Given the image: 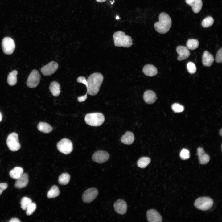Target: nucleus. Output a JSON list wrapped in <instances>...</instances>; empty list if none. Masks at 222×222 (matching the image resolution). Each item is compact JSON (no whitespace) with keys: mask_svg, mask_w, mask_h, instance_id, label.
Instances as JSON below:
<instances>
[{"mask_svg":"<svg viewBox=\"0 0 222 222\" xmlns=\"http://www.w3.org/2000/svg\"><path fill=\"white\" fill-rule=\"evenodd\" d=\"M36 205L35 203L31 202L28 206L26 211V214L29 216L31 215L35 210Z\"/></svg>","mask_w":222,"mask_h":222,"instance_id":"nucleus-33","label":"nucleus"},{"mask_svg":"<svg viewBox=\"0 0 222 222\" xmlns=\"http://www.w3.org/2000/svg\"><path fill=\"white\" fill-rule=\"evenodd\" d=\"M86 123L92 126L101 125L105 121L103 115L100 113H93L87 114L84 118Z\"/></svg>","mask_w":222,"mask_h":222,"instance_id":"nucleus-4","label":"nucleus"},{"mask_svg":"<svg viewBox=\"0 0 222 222\" xmlns=\"http://www.w3.org/2000/svg\"><path fill=\"white\" fill-rule=\"evenodd\" d=\"M96 1L99 2H105L107 0H96Z\"/></svg>","mask_w":222,"mask_h":222,"instance_id":"nucleus-41","label":"nucleus"},{"mask_svg":"<svg viewBox=\"0 0 222 222\" xmlns=\"http://www.w3.org/2000/svg\"><path fill=\"white\" fill-rule=\"evenodd\" d=\"M70 178V176L68 174L63 173L61 175L59 178V183L62 185H66L68 183Z\"/></svg>","mask_w":222,"mask_h":222,"instance_id":"nucleus-29","label":"nucleus"},{"mask_svg":"<svg viewBox=\"0 0 222 222\" xmlns=\"http://www.w3.org/2000/svg\"><path fill=\"white\" fill-rule=\"evenodd\" d=\"M187 68L188 72L191 74L194 73L196 71V68L195 64L192 62H189L187 63Z\"/></svg>","mask_w":222,"mask_h":222,"instance_id":"nucleus-36","label":"nucleus"},{"mask_svg":"<svg viewBox=\"0 0 222 222\" xmlns=\"http://www.w3.org/2000/svg\"><path fill=\"white\" fill-rule=\"evenodd\" d=\"M114 208L117 213L123 215L126 213L127 211V204L124 200L119 199L114 203Z\"/></svg>","mask_w":222,"mask_h":222,"instance_id":"nucleus-14","label":"nucleus"},{"mask_svg":"<svg viewBox=\"0 0 222 222\" xmlns=\"http://www.w3.org/2000/svg\"><path fill=\"white\" fill-rule=\"evenodd\" d=\"M23 173V169L19 166L14 167L9 172L10 177L13 179L17 180Z\"/></svg>","mask_w":222,"mask_h":222,"instance_id":"nucleus-23","label":"nucleus"},{"mask_svg":"<svg viewBox=\"0 0 222 222\" xmlns=\"http://www.w3.org/2000/svg\"><path fill=\"white\" fill-rule=\"evenodd\" d=\"M49 89L52 95L55 97L58 96L61 92L60 85L56 81H53L51 83Z\"/></svg>","mask_w":222,"mask_h":222,"instance_id":"nucleus-24","label":"nucleus"},{"mask_svg":"<svg viewBox=\"0 0 222 222\" xmlns=\"http://www.w3.org/2000/svg\"><path fill=\"white\" fill-rule=\"evenodd\" d=\"M176 51L179 55L177 59L181 61L187 59L190 56V52L188 49L186 47L179 46L176 48Z\"/></svg>","mask_w":222,"mask_h":222,"instance_id":"nucleus-15","label":"nucleus"},{"mask_svg":"<svg viewBox=\"0 0 222 222\" xmlns=\"http://www.w3.org/2000/svg\"><path fill=\"white\" fill-rule=\"evenodd\" d=\"M171 108L172 110L176 113L181 112L184 109V107L183 105L178 103H174L172 104Z\"/></svg>","mask_w":222,"mask_h":222,"instance_id":"nucleus-34","label":"nucleus"},{"mask_svg":"<svg viewBox=\"0 0 222 222\" xmlns=\"http://www.w3.org/2000/svg\"><path fill=\"white\" fill-rule=\"evenodd\" d=\"M197 154L200 164H205L209 161L210 157L205 152L203 148L199 147L197 149Z\"/></svg>","mask_w":222,"mask_h":222,"instance_id":"nucleus-18","label":"nucleus"},{"mask_svg":"<svg viewBox=\"0 0 222 222\" xmlns=\"http://www.w3.org/2000/svg\"><path fill=\"white\" fill-rule=\"evenodd\" d=\"M2 119V115L1 113L0 112V122L1 121Z\"/></svg>","mask_w":222,"mask_h":222,"instance_id":"nucleus-42","label":"nucleus"},{"mask_svg":"<svg viewBox=\"0 0 222 222\" xmlns=\"http://www.w3.org/2000/svg\"><path fill=\"white\" fill-rule=\"evenodd\" d=\"M171 25V20L168 14L162 12L159 16V21L154 23V27L158 32L164 34L170 29Z\"/></svg>","mask_w":222,"mask_h":222,"instance_id":"nucleus-2","label":"nucleus"},{"mask_svg":"<svg viewBox=\"0 0 222 222\" xmlns=\"http://www.w3.org/2000/svg\"><path fill=\"white\" fill-rule=\"evenodd\" d=\"M134 137L133 134L131 132L127 131L121 138V142L124 144L130 145L134 142Z\"/></svg>","mask_w":222,"mask_h":222,"instance_id":"nucleus-22","label":"nucleus"},{"mask_svg":"<svg viewBox=\"0 0 222 222\" xmlns=\"http://www.w3.org/2000/svg\"><path fill=\"white\" fill-rule=\"evenodd\" d=\"M222 48L221 47L217 52L215 60L218 63H221L222 61Z\"/></svg>","mask_w":222,"mask_h":222,"instance_id":"nucleus-37","label":"nucleus"},{"mask_svg":"<svg viewBox=\"0 0 222 222\" xmlns=\"http://www.w3.org/2000/svg\"><path fill=\"white\" fill-rule=\"evenodd\" d=\"M109 155L106 152L98 151L95 152L92 157V160L98 163H102L106 162L109 158Z\"/></svg>","mask_w":222,"mask_h":222,"instance_id":"nucleus-12","label":"nucleus"},{"mask_svg":"<svg viewBox=\"0 0 222 222\" xmlns=\"http://www.w3.org/2000/svg\"><path fill=\"white\" fill-rule=\"evenodd\" d=\"M180 156L182 160H184L188 159L190 157L189 150L187 149H183L180 152Z\"/></svg>","mask_w":222,"mask_h":222,"instance_id":"nucleus-35","label":"nucleus"},{"mask_svg":"<svg viewBox=\"0 0 222 222\" xmlns=\"http://www.w3.org/2000/svg\"><path fill=\"white\" fill-rule=\"evenodd\" d=\"M60 193L58 187L56 185H54L48 191L47 196L49 198H54L58 196Z\"/></svg>","mask_w":222,"mask_h":222,"instance_id":"nucleus-28","label":"nucleus"},{"mask_svg":"<svg viewBox=\"0 0 222 222\" xmlns=\"http://www.w3.org/2000/svg\"><path fill=\"white\" fill-rule=\"evenodd\" d=\"M213 204L212 199L208 197H203L197 199L195 202L194 205L199 209L206 211L210 208Z\"/></svg>","mask_w":222,"mask_h":222,"instance_id":"nucleus-5","label":"nucleus"},{"mask_svg":"<svg viewBox=\"0 0 222 222\" xmlns=\"http://www.w3.org/2000/svg\"><path fill=\"white\" fill-rule=\"evenodd\" d=\"M8 187V185L6 183H0V195H1L3 191L6 189Z\"/></svg>","mask_w":222,"mask_h":222,"instance_id":"nucleus-38","label":"nucleus"},{"mask_svg":"<svg viewBox=\"0 0 222 222\" xmlns=\"http://www.w3.org/2000/svg\"><path fill=\"white\" fill-rule=\"evenodd\" d=\"M58 151L65 154H70L73 149V144L69 139L64 138L59 142L57 144Z\"/></svg>","mask_w":222,"mask_h":222,"instance_id":"nucleus-6","label":"nucleus"},{"mask_svg":"<svg viewBox=\"0 0 222 222\" xmlns=\"http://www.w3.org/2000/svg\"><path fill=\"white\" fill-rule=\"evenodd\" d=\"M114 45L117 47H129L133 44L130 36L126 35L122 31H118L114 33L113 35Z\"/></svg>","mask_w":222,"mask_h":222,"instance_id":"nucleus-3","label":"nucleus"},{"mask_svg":"<svg viewBox=\"0 0 222 222\" xmlns=\"http://www.w3.org/2000/svg\"><path fill=\"white\" fill-rule=\"evenodd\" d=\"M143 98L145 102L148 104L154 103L157 99L155 93L150 90H147L144 92Z\"/></svg>","mask_w":222,"mask_h":222,"instance_id":"nucleus-19","label":"nucleus"},{"mask_svg":"<svg viewBox=\"0 0 222 222\" xmlns=\"http://www.w3.org/2000/svg\"><path fill=\"white\" fill-rule=\"evenodd\" d=\"M103 80V76L100 73L96 72L90 75L87 80L88 93L92 96L96 95L99 92Z\"/></svg>","mask_w":222,"mask_h":222,"instance_id":"nucleus-1","label":"nucleus"},{"mask_svg":"<svg viewBox=\"0 0 222 222\" xmlns=\"http://www.w3.org/2000/svg\"><path fill=\"white\" fill-rule=\"evenodd\" d=\"M202 61L203 65L209 67L213 64L214 61L213 56L208 51H205L202 57Z\"/></svg>","mask_w":222,"mask_h":222,"instance_id":"nucleus-20","label":"nucleus"},{"mask_svg":"<svg viewBox=\"0 0 222 222\" xmlns=\"http://www.w3.org/2000/svg\"><path fill=\"white\" fill-rule=\"evenodd\" d=\"M119 16H117L116 17V19H119Z\"/></svg>","mask_w":222,"mask_h":222,"instance_id":"nucleus-44","label":"nucleus"},{"mask_svg":"<svg viewBox=\"0 0 222 222\" xmlns=\"http://www.w3.org/2000/svg\"><path fill=\"white\" fill-rule=\"evenodd\" d=\"M185 2L191 6L193 11L195 13H198L202 7V0H185Z\"/></svg>","mask_w":222,"mask_h":222,"instance_id":"nucleus-17","label":"nucleus"},{"mask_svg":"<svg viewBox=\"0 0 222 222\" xmlns=\"http://www.w3.org/2000/svg\"><path fill=\"white\" fill-rule=\"evenodd\" d=\"M199 44L198 40L195 39H189L186 43L187 47L191 50H194L198 48Z\"/></svg>","mask_w":222,"mask_h":222,"instance_id":"nucleus-30","label":"nucleus"},{"mask_svg":"<svg viewBox=\"0 0 222 222\" xmlns=\"http://www.w3.org/2000/svg\"><path fill=\"white\" fill-rule=\"evenodd\" d=\"M10 222H20V221L19 219L16 218H11L9 221Z\"/></svg>","mask_w":222,"mask_h":222,"instance_id":"nucleus-40","label":"nucleus"},{"mask_svg":"<svg viewBox=\"0 0 222 222\" xmlns=\"http://www.w3.org/2000/svg\"><path fill=\"white\" fill-rule=\"evenodd\" d=\"M220 134L221 136V135H222V129H221L220 130Z\"/></svg>","mask_w":222,"mask_h":222,"instance_id":"nucleus-43","label":"nucleus"},{"mask_svg":"<svg viewBox=\"0 0 222 222\" xmlns=\"http://www.w3.org/2000/svg\"><path fill=\"white\" fill-rule=\"evenodd\" d=\"M150 159L148 157H143L140 158L137 162L138 166L141 168H145L150 162Z\"/></svg>","mask_w":222,"mask_h":222,"instance_id":"nucleus-27","label":"nucleus"},{"mask_svg":"<svg viewBox=\"0 0 222 222\" xmlns=\"http://www.w3.org/2000/svg\"><path fill=\"white\" fill-rule=\"evenodd\" d=\"M6 143L9 149L12 151L19 150L21 146L19 142L18 134L15 132L12 133L8 136Z\"/></svg>","mask_w":222,"mask_h":222,"instance_id":"nucleus-7","label":"nucleus"},{"mask_svg":"<svg viewBox=\"0 0 222 222\" xmlns=\"http://www.w3.org/2000/svg\"><path fill=\"white\" fill-rule=\"evenodd\" d=\"M147 220L150 222H161L162 217L159 213L154 209H150L146 212Z\"/></svg>","mask_w":222,"mask_h":222,"instance_id":"nucleus-13","label":"nucleus"},{"mask_svg":"<svg viewBox=\"0 0 222 222\" xmlns=\"http://www.w3.org/2000/svg\"><path fill=\"white\" fill-rule=\"evenodd\" d=\"M142 71L144 74L149 76H155L158 72L157 68L152 64H147L143 68Z\"/></svg>","mask_w":222,"mask_h":222,"instance_id":"nucleus-21","label":"nucleus"},{"mask_svg":"<svg viewBox=\"0 0 222 222\" xmlns=\"http://www.w3.org/2000/svg\"><path fill=\"white\" fill-rule=\"evenodd\" d=\"M98 194L97 190L95 188L88 189L85 191L82 195V199L85 203H90L93 201Z\"/></svg>","mask_w":222,"mask_h":222,"instance_id":"nucleus-11","label":"nucleus"},{"mask_svg":"<svg viewBox=\"0 0 222 222\" xmlns=\"http://www.w3.org/2000/svg\"><path fill=\"white\" fill-rule=\"evenodd\" d=\"M58 67V63L52 61L42 67L41 69V71L43 75L46 76H50L55 72Z\"/></svg>","mask_w":222,"mask_h":222,"instance_id":"nucleus-10","label":"nucleus"},{"mask_svg":"<svg viewBox=\"0 0 222 222\" xmlns=\"http://www.w3.org/2000/svg\"><path fill=\"white\" fill-rule=\"evenodd\" d=\"M214 19L210 16H208L205 18L202 22V25L204 28L208 27L213 24Z\"/></svg>","mask_w":222,"mask_h":222,"instance_id":"nucleus-31","label":"nucleus"},{"mask_svg":"<svg viewBox=\"0 0 222 222\" xmlns=\"http://www.w3.org/2000/svg\"><path fill=\"white\" fill-rule=\"evenodd\" d=\"M41 76L36 70H33L30 74L27 80V86L31 88L36 87L39 83Z\"/></svg>","mask_w":222,"mask_h":222,"instance_id":"nucleus-9","label":"nucleus"},{"mask_svg":"<svg viewBox=\"0 0 222 222\" xmlns=\"http://www.w3.org/2000/svg\"><path fill=\"white\" fill-rule=\"evenodd\" d=\"M38 130L43 133H48L53 130L52 128L48 124L43 122L39 123L37 125Z\"/></svg>","mask_w":222,"mask_h":222,"instance_id":"nucleus-25","label":"nucleus"},{"mask_svg":"<svg viewBox=\"0 0 222 222\" xmlns=\"http://www.w3.org/2000/svg\"><path fill=\"white\" fill-rule=\"evenodd\" d=\"M17 74V71L15 70L12 71L9 73L7 77V81L10 85L13 86L16 84Z\"/></svg>","mask_w":222,"mask_h":222,"instance_id":"nucleus-26","label":"nucleus"},{"mask_svg":"<svg viewBox=\"0 0 222 222\" xmlns=\"http://www.w3.org/2000/svg\"><path fill=\"white\" fill-rule=\"evenodd\" d=\"M87 92L86 94L84 96L79 97L77 98V100L79 102H81L84 101L87 99Z\"/></svg>","mask_w":222,"mask_h":222,"instance_id":"nucleus-39","label":"nucleus"},{"mask_svg":"<svg viewBox=\"0 0 222 222\" xmlns=\"http://www.w3.org/2000/svg\"><path fill=\"white\" fill-rule=\"evenodd\" d=\"M2 46L3 51L6 54H12L15 48L14 42L13 39L10 37H6L3 39Z\"/></svg>","mask_w":222,"mask_h":222,"instance_id":"nucleus-8","label":"nucleus"},{"mask_svg":"<svg viewBox=\"0 0 222 222\" xmlns=\"http://www.w3.org/2000/svg\"><path fill=\"white\" fill-rule=\"evenodd\" d=\"M28 181L29 177L28 174L27 173H23L17 180L14 184V187L18 189L23 188L27 186Z\"/></svg>","mask_w":222,"mask_h":222,"instance_id":"nucleus-16","label":"nucleus"},{"mask_svg":"<svg viewBox=\"0 0 222 222\" xmlns=\"http://www.w3.org/2000/svg\"><path fill=\"white\" fill-rule=\"evenodd\" d=\"M32 202L31 199L30 198L26 197H23L20 201L22 209L24 210H26L28 205Z\"/></svg>","mask_w":222,"mask_h":222,"instance_id":"nucleus-32","label":"nucleus"}]
</instances>
